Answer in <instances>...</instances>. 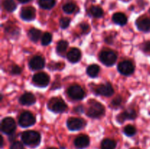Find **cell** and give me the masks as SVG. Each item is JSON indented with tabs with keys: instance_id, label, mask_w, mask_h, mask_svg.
Listing matches in <instances>:
<instances>
[{
	"instance_id": "32",
	"label": "cell",
	"mask_w": 150,
	"mask_h": 149,
	"mask_svg": "<svg viewBox=\"0 0 150 149\" xmlns=\"http://www.w3.org/2000/svg\"><path fill=\"white\" fill-rule=\"evenodd\" d=\"M10 73L12 74H20L21 73V69L20 67L17 65H14L11 67Z\"/></svg>"
},
{
	"instance_id": "4",
	"label": "cell",
	"mask_w": 150,
	"mask_h": 149,
	"mask_svg": "<svg viewBox=\"0 0 150 149\" xmlns=\"http://www.w3.org/2000/svg\"><path fill=\"white\" fill-rule=\"evenodd\" d=\"M48 108L57 113H61L67 110V105L60 98H53L48 103Z\"/></svg>"
},
{
	"instance_id": "16",
	"label": "cell",
	"mask_w": 150,
	"mask_h": 149,
	"mask_svg": "<svg viewBox=\"0 0 150 149\" xmlns=\"http://www.w3.org/2000/svg\"><path fill=\"white\" fill-rule=\"evenodd\" d=\"M67 58L70 62L75 64L80 61L81 58V53L80 50L78 48H73L67 53Z\"/></svg>"
},
{
	"instance_id": "14",
	"label": "cell",
	"mask_w": 150,
	"mask_h": 149,
	"mask_svg": "<svg viewBox=\"0 0 150 149\" xmlns=\"http://www.w3.org/2000/svg\"><path fill=\"white\" fill-rule=\"evenodd\" d=\"M136 118V112L133 109H128L122 112L117 116V120L119 123H124L126 120H133Z\"/></svg>"
},
{
	"instance_id": "26",
	"label": "cell",
	"mask_w": 150,
	"mask_h": 149,
	"mask_svg": "<svg viewBox=\"0 0 150 149\" xmlns=\"http://www.w3.org/2000/svg\"><path fill=\"white\" fill-rule=\"evenodd\" d=\"M67 46H68V42L65 40H60L59 42L57 43V51L58 53H59L60 55H62L63 53H64L67 50Z\"/></svg>"
},
{
	"instance_id": "33",
	"label": "cell",
	"mask_w": 150,
	"mask_h": 149,
	"mask_svg": "<svg viewBox=\"0 0 150 149\" xmlns=\"http://www.w3.org/2000/svg\"><path fill=\"white\" fill-rule=\"evenodd\" d=\"M122 101V99L121 96H117V97H115L112 100V102H111V105H112L113 106H115V107L119 106V105H121Z\"/></svg>"
},
{
	"instance_id": "36",
	"label": "cell",
	"mask_w": 150,
	"mask_h": 149,
	"mask_svg": "<svg viewBox=\"0 0 150 149\" xmlns=\"http://www.w3.org/2000/svg\"><path fill=\"white\" fill-rule=\"evenodd\" d=\"M75 110H76V112H83V108L82 106L77 107V108H75Z\"/></svg>"
},
{
	"instance_id": "3",
	"label": "cell",
	"mask_w": 150,
	"mask_h": 149,
	"mask_svg": "<svg viewBox=\"0 0 150 149\" xmlns=\"http://www.w3.org/2000/svg\"><path fill=\"white\" fill-rule=\"evenodd\" d=\"M99 58L104 65L111 67L114 65L117 61V55L114 51L111 50H104L100 53Z\"/></svg>"
},
{
	"instance_id": "23",
	"label": "cell",
	"mask_w": 150,
	"mask_h": 149,
	"mask_svg": "<svg viewBox=\"0 0 150 149\" xmlns=\"http://www.w3.org/2000/svg\"><path fill=\"white\" fill-rule=\"evenodd\" d=\"M89 13H90L91 15L95 18H101L103 15V10L100 7L92 6L89 9Z\"/></svg>"
},
{
	"instance_id": "18",
	"label": "cell",
	"mask_w": 150,
	"mask_h": 149,
	"mask_svg": "<svg viewBox=\"0 0 150 149\" xmlns=\"http://www.w3.org/2000/svg\"><path fill=\"white\" fill-rule=\"evenodd\" d=\"M136 26L142 32H147L150 31V19L146 17H142L136 20Z\"/></svg>"
},
{
	"instance_id": "39",
	"label": "cell",
	"mask_w": 150,
	"mask_h": 149,
	"mask_svg": "<svg viewBox=\"0 0 150 149\" xmlns=\"http://www.w3.org/2000/svg\"><path fill=\"white\" fill-rule=\"evenodd\" d=\"M48 149H57V148H54V147H51V148H48Z\"/></svg>"
},
{
	"instance_id": "9",
	"label": "cell",
	"mask_w": 150,
	"mask_h": 149,
	"mask_svg": "<svg viewBox=\"0 0 150 149\" xmlns=\"http://www.w3.org/2000/svg\"><path fill=\"white\" fill-rule=\"evenodd\" d=\"M117 69H118V71L122 74L126 76L132 74L135 70V67L133 64L130 61H128V60H126V61H123L122 62H120L118 64Z\"/></svg>"
},
{
	"instance_id": "24",
	"label": "cell",
	"mask_w": 150,
	"mask_h": 149,
	"mask_svg": "<svg viewBox=\"0 0 150 149\" xmlns=\"http://www.w3.org/2000/svg\"><path fill=\"white\" fill-rule=\"evenodd\" d=\"M39 5L41 8L50 10L55 5V0H39Z\"/></svg>"
},
{
	"instance_id": "2",
	"label": "cell",
	"mask_w": 150,
	"mask_h": 149,
	"mask_svg": "<svg viewBox=\"0 0 150 149\" xmlns=\"http://www.w3.org/2000/svg\"><path fill=\"white\" fill-rule=\"evenodd\" d=\"M105 112L103 105L97 101L92 100L89 102V108L87 109V115L90 118H97L102 116Z\"/></svg>"
},
{
	"instance_id": "12",
	"label": "cell",
	"mask_w": 150,
	"mask_h": 149,
	"mask_svg": "<svg viewBox=\"0 0 150 149\" xmlns=\"http://www.w3.org/2000/svg\"><path fill=\"white\" fill-rule=\"evenodd\" d=\"M29 67L32 70H42L45 67V60L40 56H35L29 61Z\"/></svg>"
},
{
	"instance_id": "35",
	"label": "cell",
	"mask_w": 150,
	"mask_h": 149,
	"mask_svg": "<svg viewBox=\"0 0 150 149\" xmlns=\"http://www.w3.org/2000/svg\"><path fill=\"white\" fill-rule=\"evenodd\" d=\"M80 26H81V29L82 32H83V33H86V32L89 30V26L87 24V23H81Z\"/></svg>"
},
{
	"instance_id": "37",
	"label": "cell",
	"mask_w": 150,
	"mask_h": 149,
	"mask_svg": "<svg viewBox=\"0 0 150 149\" xmlns=\"http://www.w3.org/2000/svg\"><path fill=\"white\" fill-rule=\"evenodd\" d=\"M18 1L21 3H27L29 1H31V0H18Z\"/></svg>"
},
{
	"instance_id": "22",
	"label": "cell",
	"mask_w": 150,
	"mask_h": 149,
	"mask_svg": "<svg viewBox=\"0 0 150 149\" xmlns=\"http://www.w3.org/2000/svg\"><path fill=\"white\" fill-rule=\"evenodd\" d=\"M116 142L111 139H105L101 143V149H115Z\"/></svg>"
},
{
	"instance_id": "7",
	"label": "cell",
	"mask_w": 150,
	"mask_h": 149,
	"mask_svg": "<svg viewBox=\"0 0 150 149\" xmlns=\"http://www.w3.org/2000/svg\"><path fill=\"white\" fill-rule=\"evenodd\" d=\"M69 96L73 99L81 100L85 96V92L83 89L79 85H73L67 90Z\"/></svg>"
},
{
	"instance_id": "1",
	"label": "cell",
	"mask_w": 150,
	"mask_h": 149,
	"mask_svg": "<svg viewBox=\"0 0 150 149\" xmlns=\"http://www.w3.org/2000/svg\"><path fill=\"white\" fill-rule=\"evenodd\" d=\"M40 134L35 131H26L22 133L21 140L23 144L30 147H36L40 143Z\"/></svg>"
},
{
	"instance_id": "19",
	"label": "cell",
	"mask_w": 150,
	"mask_h": 149,
	"mask_svg": "<svg viewBox=\"0 0 150 149\" xmlns=\"http://www.w3.org/2000/svg\"><path fill=\"white\" fill-rule=\"evenodd\" d=\"M112 20L116 24L120 25V26H124L127 23V18L124 13H117L114 14L112 17Z\"/></svg>"
},
{
	"instance_id": "10",
	"label": "cell",
	"mask_w": 150,
	"mask_h": 149,
	"mask_svg": "<svg viewBox=\"0 0 150 149\" xmlns=\"http://www.w3.org/2000/svg\"><path fill=\"white\" fill-rule=\"evenodd\" d=\"M86 125V122L83 119L79 118H70L67 121V126L71 131H78L81 129Z\"/></svg>"
},
{
	"instance_id": "11",
	"label": "cell",
	"mask_w": 150,
	"mask_h": 149,
	"mask_svg": "<svg viewBox=\"0 0 150 149\" xmlns=\"http://www.w3.org/2000/svg\"><path fill=\"white\" fill-rule=\"evenodd\" d=\"M114 89L112 86L109 83H105L104 84H101L95 89V93L98 95H101L103 96L109 97L114 94Z\"/></svg>"
},
{
	"instance_id": "28",
	"label": "cell",
	"mask_w": 150,
	"mask_h": 149,
	"mask_svg": "<svg viewBox=\"0 0 150 149\" xmlns=\"http://www.w3.org/2000/svg\"><path fill=\"white\" fill-rule=\"evenodd\" d=\"M123 132H124V134L125 135L128 136V137H131V136H133L136 134V129L133 125H127L124 128Z\"/></svg>"
},
{
	"instance_id": "31",
	"label": "cell",
	"mask_w": 150,
	"mask_h": 149,
	"mask_svg": "<svg viewBox=\"0 0 150 149\" xmlns=\"http://www.w3.org/2000/svg\"><path fill=\"white\" fill-rule=\"evenodd\" d=\"M10 149H24L23 143L19 141H16L12 143Z\"/></svg>"
},
{
	"instance_id": "30",
	"label": "cell",
	"mask_w": 150,
	"mask_h": 149,
	"mask_svg": "<svg viewBox=\"0 0 150 149\" xmlns=\"http://www.w3.org/2000/svg\"><path fill=\"white\" fill-rule=\"evenodd\" d=\"M70 23V19L69 18H62L60 19L59 20V24L61 26L62 29H66L69 26Z\"/></svg>"
},
{
	"instance_id": "5",
	"label": "cell",
	"mask_w": 150,
	"mask_h": 149,
	"mask_svg": "<svg viewBox=\"0 0 150 149\" xmlns=\"http://www.w3.org/2000/svg\"><path fill=\"white\" fill-rule=\"evenodd\" d=\"M36 122L35 116L32 112L29 111H25L22 112L18 118V124L19 125L23 128L29 127L33 126Z\"/></svg>"
},
{
	"instance_id": "8",
	"label": "cell",
	"mask_w": 150,
	"mask_h": 149,
	"mask_svg": "<svg viewBox=\"0 0 150 149\" xmlns=\"http://www.w3.org/2000/svg\"><path fill=\"white\" fill-rule=\"evenodd\" d=\"M32 81L39 87H45L49 84L50 77L45 72H39L35 74L32 77Z\"/></svg>"
},
{
	"instance_id": "15",
	"label": "cell",
	"mask_w": 150,
	"mask_h": 149,
	"mask_svg": "<svg viewBox=\"0 0 150 149\" xmlns=\"http://www.w3.org/2000/svg\"><path fill=\"white\" fill-rule=\"evenodd\" d=\"M74 145L78 149H83L88 147L89 145V138L85 134L79 135L75 139Z\"/></svg>"
},
{
	"instance_id": "21",
	"label": "cell",
	"mask_w": 150,
	"mask_h": 149,
	"mask_svg": "<svg viewBox=\"0 0 150 149\" xmlns=\"http://www.w3.org/2000/svg\"><path fill=\"white\" fill-rule=\"evenodd\" d=\"M100 68L97 64H92V65L89 66L86 69V73L88 75L91 77H95L98 76L99 74Z\"/></svg>"
},
{
	"instance_id": "38",
	"label": "cell",
	"mask_w": 150,
	"mask_h": 149,
	"mask_svg": "<svg viewBox=\"0 0 150 149\" xmlns=\"http://www.w3.org/2000/svg\"><path fill=\"white\" fill-rule=\"evenodd\" d=\"M1 147L2 148V146H3V142H4V140H3V137H1Z\"/></svg>"
},
{
	"instance_id": "34",
	"label": "cell",
	"mask_w": 150,
	"mask_h": 149,
	"mask_svg": "<svg viewBox=\"0 0 150 149\" xmlns=\"http://www.w3.org/2000/svg\"><path fill=\"white\" fill-rule=\"evenodd\" d=\"M142 49L144 52H150V41L144 42L142 45Z\"/></svg>"
},
{
	"instance_id": "25",
	"label": "cell",
	"mask_w": 150,
	"mask_h": 149,
	"mask_svg": "<svg viewBox=\"0 0 150 149\" xmlns=\"http://www.w3.org/2000/svg\"><path fill=\"white\" fill-rule=\"evenodd\" d=\"M3 7L7 11L13 12L16 9V4L13 0H3Z\"/></svg>"
},
{
	"instance_id": "6",
	"label": "cell",
	"mask_w": 150,
	"mask_h": 149,
	"mask_svg": "<svg viewBox=\"0 0 150 149\" xmlns=\"http://www.w3.org/2000/svg\"><path fill=\"white\" fill-rule=\"evenodd\" d=\"M16 129V121L10 117L4 118L1 122V130L4 134H12Z\"/></svg>"
},
{
	"instance_id": "13",
	"label": "cell",
	"mask_w": 150,
	"mask_h": 149,
	"mask_svg": "<svg viewBox=\"0 0 150 149\" xmlns=\"http://www.w3.org/2000/svg\"><path fill=\"white\" fill-rule=\"evenodd\" d=\"M35 10L32 7H24L21 12V18L26 21H31L35 18Z\"/></svg>"
},
{
	"instance_id": "20",
	"label": "cell",
	"mask_w": 150,
	"mask_h": 149,
	"mask_svg": "<svg viewBox=\"0 0 150 149\" xmlns=\"http://www.w3.org/2000/svg\"><path fill=\"white\" fill-rule=\"evenodd\" d=\"M28 37L32 42H38L41 37V31L35 28H32L28 32Z\"/></svg>"
},
{
	"instance_id": "27",
	"label": "cell",
	"mask_w": 150,
	"mask_h": 149,
	"mask_svg": "<svg viewBox=\"0 0 150 149\" xmlns=\"http://www.w3.org/2000/svg\"><path fill=\"white\" fill-rule=\"evenodd\" d=\"M52 41V35L49 32H45L42 34V39H41V43L42 45H48Z\"/></svg>"
},
{
	"instance_id": "17",
	"label": "cell",
	"mask_w": 150,
	"mask_h": 149,
	"mask_svg": "<svg viewBox=\"0 0 150 149\" xmlns=\"http://www.w3.org/2000/svg\"><path fill=\"white\" fill-rule=\"evenodd\" d=\"M19 102L23 105H32L36 102V98L33 93L26 92L19 98Z\"/></svg>"
},
{
	"instance_id": "29",
	"label": "cell",
	"mask_w": 150,
	"mask_h": 149,
	"mask_svg": "<svg viewBox=\"0 0 150 149\" xmlns=\"http://www.w3.org/2000/svg\"><path fill=\"white\" fill-rule=\"evenodd\" d=\"M76 5L73 3H67L64 5H63L62 10L67 14H70L73 13L76 10Z\"/></svg>"
}]
</instances>
